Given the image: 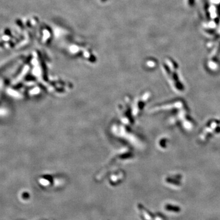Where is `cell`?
Here are the masks:
<instances>
[{
    "instance_id": "1",
    "label": "cell",
    "mask_w": 220,
    "mask_h": 220,
    "mask_svg": "<svg viewBox=\"0 0 220 220\" xmlns=\"http://www.w3.org/2000/svg\"><path fill=\"white\" fill-rule=\"evenodd\" d=\"M193 1V0H190V4H192Z\"/></svg>"
}]
</instances>
